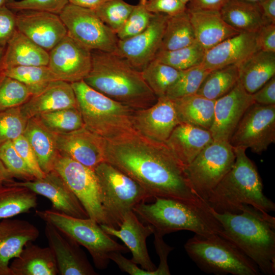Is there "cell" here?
<instances>
[{"label":"cell","instance_id":"f1b7e54d","mask_svg":"<svg viewBox=\"0 0 275 275\" xmlns=\"http://www.w3.org/2000/svg\"><path fill=\"white\" fill-rule=\"evenodd\" d=\"M6 46L1 71L17 66H48V51L36 44L17 30Z\"/></svg>","mask_w":275,"mask_h":275},{"label":"cell","instance_id":"bcb514c9","mask_svg":"<svg viewBox=\"0 0 275 275\" xmlns=\"http://www.w3.org/2000/svg\"><path fill=\"white\" fill-rule=\"evenodd\" d=\"M0 158L13 178L24 181L36 179L15 149L12 141H7L0 145Z\"/></svg>","mask_w":275,"mask_h":275},{"label":"cell","instance_id":"f546056e","mask_svg":"<svg viewBox=\"0 0 275 275\" xmlns=\"http://www.w3.org/2000/svg\"><path fill=\"white\" fill-rule=\"evenodd\" d=\"M237 67L239 81L252 94L275 76V52L258 50Z\"/></svg>","mask_w":275,"mask_h":275},{"label":"cell","instance_id":"6da1fadb","mask_svg":"<svg viewBox=\"0 0 275 275\" xmlns=\"http://www.w3.org/2000/svg\"><path fill=\"white\" fill-rule=\"evenodd\" d=\"M105 141V161L138 182L152 198L206 204L194 193L185 167L165 143L148 139L134 129Z\"/></svg>","mask_w":275,"mask_h":275},{"label":"cell","instance_id":"cb8c5ba5","mask_svg":"<svg viewBox=\"0 0 275 275\" xmlns=\"http://www.w3.org/2000/svg\"><path fill=\"white\" fill-rule=\"evenodd\" d=\"M38 229L20 219L0 220V275H11L10 262L17 257L25 245L39 236Z\"/></svg>","mask_w":275,"mask_h":275},{"label":"cell","instance_id":"83f0119b","mask_svg":"<svg viewBox=\"0 0 275 275\" xmlns=\"http://www.w3.org/2000/svg\"><path fill=\"white\" fill-rule=\"evenodd\" d=\"M11 275H57L58 269L49 247L28 242L9 264Z\"/></svg>","mask_w":275,"mask_h":275},{"label":"cell","instance_id":"7a4b0ae2","mask_svg":"<svg viewBox=\"0 0 275 275\" xmlns=\"http://www.w3.org/2000/svg\"><path fill=\"white\" fill-rule=\"evenodd\" d=\"M211 212L221 225L219 234L253 260L261 273H275V218L248 205L239 213Z\"/></svg>","mask_w":275,"mask_h":275},{"label":"cell","instance_id":"52a82bcc","mask_svg":"<svg viewBox=\"0 0 275 275\" xmlns=\"http://www.w3.org/2000/svg\"><path fill=\"white\" fill-rule=\"evenodd\" d=\"M184 249L203 271L216 275H258L256 264L240 249L219 234H197L187 240Z\"/></svg>","mask_w":275,"mask_h":275},{"label":"cell","instance_id":"4316f807","mask_svg":"<svg viewBox=\"0 0 275 275\" xmlns=\"http://www.w3.org/2000/svg\"><path fill=\"white\" fill-rule=\"evenodd\" d=\"M196 41L206 51L240 32L228 24L219 11L187 9Z\"/></svg>","mask_w":275,"mask_h":275},{"label":"cell","instance_id":"1f68e13d","mask_svg":"<svg viewBox=\"0 0 275 275\" xmlns=\"http://www.w3.org/2000/svg\"><path fill=\"white\" fill-rule=\"evenodd\" d=\"M224 20L239 32L257 33L268 24L258 3L229 0L219 11Z\"/></svg>","mask_w":275,"mask_h":275},{"label":"cell","instance_id":"277c9868","mask_svg":"<svg viewBox=\"0 0 275 275\" xmlns=\"http://www.w3.org/2000/svg\"><path fill=\"white\" fill-rule=\"evenodd\" d=\"M233 166L211 192L205 202L218 213H239L243 205L264 213L275 210V204L263 194L261 178L243 148H234Z\"/></svg>","mask_w":275,"mask_h":275},{"label":"cell","instance_id":"6f0895ef","mask_svg":"<svg viewBox=\"0 0 275 275\" xmlns=\"http://www.w3.org/2000/svg\"><path fill=\"white\" fill-rule=\"evenodd\" d=\"M258 4L266 21L275 24V0H262Z\"/></svg>","mask_w":275,"mask_h":275},{"label":"cell","instance_id":"5b68a950","mask_svg":"<svg viewBox=\"0 0 275 275\" xmlns=\"http://www.w3.org/2000/svg\"><path fill=\"white\" fill-rule=\"evenodd\" d=\"M154 198L153 203L142 202L132 209L140 218L154 228V232L162 236L181 230L205 236L220 234L221 225L207 204L197 205L173 199Z\"/></svg>","mask_w":275,"mask_h":275},{"label":"cell","instance_id":"ac0fdd59","mask_svg":"<svg viewBox=\"0 0 275 275\" xmlns=\"http://www.w3.org/2000/svg\"><path fill=\"white\" fill-rule=\"evenodd\" d=\"M16 28L36 44L49 51L67 35L59 15L37 10H22L16 14Z\"/></svg>","mask_w":275,"mask_h":275},{"label":"cell","instance_id":"9c48e42d","mask_svg":"<svg viewBox=\"0 0 275 275\" xmlns=\"http://www.w3.org/2000/svg\"><path fill=\"white\" fill-rule=\"evenodd\" d=\"M36 214L45 223L52 224L85 247L89 252L95 267L100 270L107 268L109 255L114 252L127 253L125 245L115 241L93 219L71 216L54 209L36 211Z\"/></svg>","mask_w":275,"mask_h":275},{"label":"cell","instance_id":"d590c367","mask_svg":"<svg viewBox=\"0 0 275 275\" xmlns=\"http://www.w3.org/2000/svg\"><path fill=\"white\" fill-rule=\"evenodd\" d=\"M239 81L238 67L231 65L211 71L203 80L197 94L216 100L228 93Z\"/></svg>","mask_w":275,"mask_h":275},{"label":"cell","instance_id":"be15d7a7","mask_svg":"<svg viewBox=\"0 0 275 275\" xmlns=\"http://www.w3.org/2000/svg\"><path fill=\"white\" fill-rule=\"evenodd\" d=\"M242 1L251 2V3H258L262 0H242Z\"/></svg>","mask_w":275,"mask_h":275},{"label":"cell","instance_id":"8992f818","mask_svg":"<svg viewBox=\"0 0 275 275\" xmlns=\"http://www.w3.org/2000/svg\"><path fill=\"white\" fill-rule=\"evenodd\" d=\"M71 84L86 128L106 140L133 129L134 109L97 91L84 80Z\"/></svg>","mask_w":275,"mask_h":275},{"label":"cell","instance_id":"44dd1931","mask_svg":"<svg viewBox=\"0 0 275 275\" xmlns=\"http://www.w3.org/2000/svg\"><path fill=\"white\" fill-rule=\"evenodd\" d=\"M13 182L47 198L52 204V209L73 217H89L76 196L54 170L45 174L41 178Z\"/></svg>","mask_w":275,"mask_h":275},{"label":"cell","instance_id":"603a6c76","mask_svg":"<svg viewBox=\"0 0 275 275\" xmlns=\"http://www.w3.org/2000/svg\"><path fill=\"white\" fill-rule=\"evenodd\" d=\"M258 50L256 33L240 32L206 51L201 65L209 71L229 65L237 66Z\"/></svg>","mask_w":275,"mask_h":275},{"label":"cell","instance_id":"91938a15","mask_svg":"<svg viewBox=\"0 0 275 275\" xmlns=\"http://www.w3.org/2000/svg\"><path fill=\"white\" fill-rule=\"evenodd\" d=\"M13 180V178L0 158V184L9 182Z\"/></svg>","mask_w":275,"mask_h":275},{"label":"cell","instance_id":"8fae6325","mask_svg":"<svg viewBox=\"0 0 275 275\" xmlns=\"http://www.w3.org/2000/svg\"><path fill=\"white\" fill-rule=\"evenodd\" d=\"M67 34L90 50L114 52L119 39L93 10L68 4L59 14Z\"/></svg>","mask_w":275,"mask_h":275},{"label":"cell","instance_id":"8d00e7d4","mask_svg":"<svg viewBox=\"0 0 275 275\" xmlns=\"http://www.w3.org/2000/svg\"><path fill=\"white\" fill-rule=\"evenodd\" d=\"M24 84L32 96L42 91L51 81L59 80L48 66H17L0 72Z\"/></svg>","mask_w":275,"mask_h":275},{"label":"cell","instance_id":"2e32d148","mask_svg":"<svg viewBox=\"0 0 275 275\" xmlns=\"http://www.w3.org/2000/svg\"><path fill=\"white\" fill-rule=\"evenodd\" d=\"M255 103L239 80L228 93L215 101L214 119L209 130L213 141L229 142L248 108Z\"/></svg>","mask_w":275,"mask_h":275},{"label":"cell","instance_id":"60d3db41","mask_svg":"<svg viewBox=\"0 0 275 275\" xmlns=\"http://www.w3.org/2000/svg\"><path fill=\"white\" fill-rule=\"evenodd\" d=\"M210 72L201 65L182 70L180 76L169 88L165 96L174 100L197 93Z\"/></svg>","mask_w":275,"mask_h":275},{"label":"cell","instance_id":"7402d4cb","mask_svg":"<svg viewBox=\"0 0 275 275\" xmlns=\"http://www.w3.org/2000/svg\"><path fill=\"white\" fill-rule=\"evenodd\" d=\"M102 229L111 236L121 239L132 254L131 260L142 268L153 271L156 269L148 254L146 240L154 232L150 225H144L132 211L127 213L117 229L106 225H100Z\"/></svg>","mask_w":275,"mask_h":275},{"label":"cell","instance_id":"11a10c76","mask_svg":"<svg viewBox=\"0 0 275 275\" xmlns=\"http://www.w3.org/2000/svg\"><path fill=\"white\" fill-rule=\"evenodd\" d=\"M252 96L255 103L266 105H275V76L252 94Z\"/></svg>","mask_w":275,"mask_h":275},{"label":"cell","instance_id":"816d5d0a","mask_svg":"<svg viewBox=\"0 0 275 275\" xmlns=\"http://www.w3.org/2000/svg\"><path fill=\"white\" fill-rule=\"evenodd\" d=\"M153 234L154 246L160 260L158 268L155 270V275H170L171 273L168 265V256L174 248L164 241L163 236L156 232H154Z\"/></svg>","mask_w":275,"mask_h":275},{"label":"cell","instance_id":"d4e9b609","mask_svg":"<svg viewBox=\"0 0 275 275\" xmlns=\"http://www.w3.org/2000/svg\"><path fill=\"white\" fill-rule=\"evenodd\" d=\"M20 107L23 116L29 119L45 113L77 107V104L71 84L56 80L39 93L32 96Z\"/></svg>","mask_w":275,"mask_h":275},{"label":"cell","instance_id":"f35d334b","mask_svg":"<svg viewBox=\"0 0 275 275\" xmlns=\"http://www.w3.org/2000/svg\"><path fill=\"white\" fill-rule=\"evenodd\" d=\"M206 50L197 42L171 51H159L155 59L178 70H184L201 64Z\"/></svg>","mask_w":275,"mask_h":275},{"label":"cell","instance_id":"d6986e66","mask_svg":"<svg viewBox=\"0 0 275 275\" xmlns=\"http://www.w3.org/2000/svg\"><path fill=\"white\" fill-rule=\"evenodd\" d=\"M45 234L56 259L58 274H97L80 245L68 235L48 223H46Z\"/></svg>","mask_w":275,"mask_h":275},{"label":"cell","instance_id":"db71d44e","mask_svg":"<svg viewBox=\"0 0 275 275\" xmlns=\"http://www.w3.org/2000/svg\"><path fill=\"white\" fill-rule=\"evenodd\" d=\"M256 34L259 49L275 52V24L263 25Z\"/></svg>","mask_w":275,"mask_h":275},{"label":"cell","instance_id":"e0dca14e","mask_svg":"<svg viewBox=\"0 0 275 275\" xmlns=\"http://www.w3.org/2000/svg\"><path fill=\"white\" fill-rule=\"evenodd\" d=\"M179 123L173 101L166 96L158 97L156 102L147 108L134 110L132 117L135 131L163 143Z\"/></svg>","mask_w":275,"mask_h":275},{"label":"cell","instance_id":"30bf717a","mask_svg":"<svg viewBox=\"0 0 275 275\" xmlns=\"http://www.w3.org/2000/svg\"><path fill=\"white\" fill-rule=\"evenodd\" d=\"M235 160L234 148L230 143L213 141L185 168L194 193L205 201L232 168Z\"/></svg>","mask_w":275,"mask_h":275},{"label":"cell","instance_id":"4dcf8cb0","mask_svg":"<svg viewBox=\"0 0 275 275\" xmlns=\"http://www.w3.org/2000/svg\"><path fill=\"white\" fill-rule=\"evenodd\" d=\"M23 135L33 148L42 171L45 174L53 171L59 154L54 133L34 117L28 119Z\"/></svg>","mask_w":275,"mask_h":275},{"label":"cell","instance_id":"74e56055","mask_svg":"<svg viewBox=\"0 0 275 275\" xmlns=\"http://www.w3.org/2000/svg\"><path fill=\"white\" fill-rule=\"evenodd\" d=\"M181 71L154 59L141 72L143 79L158 98L166 95Z\"/></svg>","mask_w":275,"mask_h":275},{"label":"cell","instance_id":"680465c9","mask_svg":"<svg viewBox=\"0 0 275 275\" xmlns=\"http://www.w3.org/2000/svg\"><path fill=\"white\" fill-rule=\"evenodd\" d=\"M108 0H69V3L81 8L94 10Z\"/></svg>","mask_w":275,"mask_h":275},{"label":"cell","instance_id":"7c38bea8","mask_svg":"<svg viewBox=\"0 0 275 275\" xmlns=\"http://www.w3.org/2000/svg\"><path fill=\"white\" fill-rule=\"evenodd\" d=\"M53 170L61 176L76 196L89 217L100 225H106L100 201L99 185L94 170L59 152Z\"/></svg>","mask_w":275,"mask_h":275},{"label":"cell","instance_id":"3957f363","mask_svg":"<svg viewBox=\"0 0 275 275\" xmlns=\"http://www.w3.org/2000/svg\"><path fill=\"white\" fill-rule=\"evenodd\" d=\"M92 66L83 80L112 99L136 110L154 104L157 97L141 72L114 52L91 51Z\"/></svg>","mask_w":275,"mask_h":275},{"label":"cell","instance_id":"f6af8a7d","mask_svg":"<svg viewBox=\"0 0 275 275\" xmlns=\"http://www.w3.org/2000/svg\"><path fill=\"white\" fill-rule=\"evenodd\" d=\"M146 2V0H140L134 5L125 22L116 34L119 40L133 37L148 26L154 14L148 11Z\"/></svg>","mask_w":275,"mask_h":275},{"label":"cell","instance_id":"484cf974","mask_svg":"<svg viewBox=\"0 0 275 275\" xmlns=\"http://www.w3.org/2000/svg\"><path fill=\"white\" fill-rule=\"evenodd\" d=\"M213 141L209 130L180 123L165 143L185 168Z\"/></svg>","mask_w":275,"mask_h":275},{"label":"cell","instance_id":"836d02e7","mask_svg":"<svg viewBox=\"0 0 275 275\" xmlns=\"http://www.w3.org/2000/svg\"><path fill=\"white\" fill-rule=\"evenodd\" d=\"M13 181L0 184V220L28 212L37 205V194Z\"/></svg>","mask_w":275,"mask_h":275},{"label":"cell","instance_id":"f907efd6","mask_svg":"<svg viewBox=\"0 0 275 275\" xmlns=\"http://www.w3.org/2000/svg\"><path fill=\"white\" fill-rule=\"evenodd\" d=\"M146 7L153 14L174 15L185 11L186 5L180 0H146Z\"/></svg>","mask_w":275,"mask_h":275},{"label":"cell","instance_id":"ba28073f","mask_svg":"<svg viewBox=\"0 0 275 275\" xmlns=\"http://www.w3.org/2000/svg\"><path fill=\"white\" fill-rule=\"evenodd\" d=\"M94 172L106 225L109 227L118 228L127 213L139 203L152 198L138 182L105 161Z\"/></svg>","mask_w":275,"mask_h":275},{"label":"cell","instance_id":"d6a6232c","mask_svg":"<svg viewBox=\"0 0 275 275\" xmlns=\"http://www.w3.org/2000/svg\"><path fill=\"white\" fill-rule=\"evenodd\" d=\"M173 101L180 123L210 129L214 119L215 100L196 93Z\"/></svg>","mask_w":275,"mask_h":275},{"label":"cell","instance_id":"ffe728a7","mask_svg":"<svg viewBox=\"0 0 275 275\" xmlns=\"http://www.w3.org/2000/svg\"><path fill=\"white\" fill-rule=\"evenodd\" d=\"M58 152L94 170L105 161V139L85 127L65 133H54Z\"/></svg>","mask_w":275,"mask_h":275},{"label":"cell","instance_id":"e7e4bbea","mask_svg":"<svg viewBox=\"0 0 275 275\" xmlns=\"http://www.w3.org/2000/svg\"><path fill=\"white\" fill-rule=\"evenodd\" d=\"M182 3L186 5L191 0H180Z\"/></svg>","mask_w":275,"mask_h":275},{"label":"cell","instance_id":"ab89813d","mask_svg":"<svg viewBox=\"0 0 275 275\" xmlns=\"http://www.w3.org/2000/svg\"><path fill=\"white\" fill-rule=\"evenodd\" d=\"M36 117L54 133H68L84 127L81 115L77 107L63 108Z\"/></svg>","mask_w":275,"mask_h":275},{"label":"cell","instance_id":"f5cc1de1","mask_svg":"<svg viewBox=\"0 0 275 275\" xmlns=\"http://www.w3.org/2000/svg\"><path fill=\"white\" fill-rule=\"evenodd\" d=\"M110 260H112L118 266L122 271L130 275H155L153 271H147L138 267L137 264L124 257L121 252H114L109 255Z\"/></svg>","mask_w":275,"mask_h":275},{"label":"cell","instance_id":"7bdbcfd3","mask_svg":"<svg viewBox=\"0 0 275 275\" xmlns=\"http://www.w3.org/2000/svg\"><path fill=\"white\" fill-rule=\"evenodd\" d=\"M31 96L24 84L0 73V111L21 106Z\"/></svg>","mask_w":275,"mask_h":275},{"label":"cell","instance_id":"9a60e30c","mask_svg":"<svg viewBox=\"0 0 275 275\" xmlns=\"http://www.w3.org/2000/svg\"><path fill=\"white\" fill-rule=\"evenodd\" d=\"M48 52V67L59 80H83L91 70V51L68 34Z\"/></svg>","mask_w":275,"mask_h":275},{"label":"cell","instance_id":"6125c7cd","mask_svg":"<svg viewBox=\"0 0 275 275\" xmlns=\"http://www.w3.org/2000/svg\"><path fill=\"white\" fill-rule=\"evenodd\" d=\"M8 0H0V7L6 5Z\"/></svg>","mask_w":275,"mask_h":275},{"label":"cell","instance_id":"5bb4252c","mask_svg":"<svg viewBox=\"0 0 275 275\" xmlns=\"http://www.w3.org/2000/svg\"><path fill=\"white\" fill-rule=\"evenodd\" d=\"M168 15L154 14L148 26L140 34L118 40L114 52L141 71L155 59L163 37Z\"/></svg>","mask_w":275,"mask_h":275},{"label":"cell","instance_id":"b9f144b4","mask_svg":"<svg viewBox=\"0 0 275 275\" xmlns=\"http://www.w3.org/2000/svg\"><path fill=\"white\" fill-rule=\"evenodd\" d=\"M133 6L124 0H108L93 10L117 34L128 18Z\"/></svg>","mask_w":275,"mask_h":275},{"label":"cell","instance_id":"c3c4849f","mask_svg":"<svg viewBox=\"0 0 275 275\" xmlns=\"http://www.w3.org/2000/svg\"><path fill=\"white\" fill-rule=\"evenodd\" d=\"M12 142L15 149L31 170L36 178L44 177L45 174L42 171L36 155L25 136L22 134Z\"/></svg>","mask_w":275,"mask_h":275},{"label":"cell","instance_id":"e575fe53","mask_svg":"<svg viewBox=\"0 0 275 275\" xmlns=\"http://www.w3.org/2000/svg\"><path fill=\"white\" fill-rule=\"evenodd\" d=\"M196 41L194 29L186 10L174 15H168L159 51L176 50L187 46Z\"/></svg>","mask_w":275,"mask_h":275},{"label":"cell","instance_id":"ee69618b","mask_svg":"<svg viewBox=\"0 0 275 275\" xmlns=\"http://www.w3.org/2000/svg\"><path fill=\"white\" fill-rule=\"evenodd\" d=\"M28 120L20 106L0 111V145L23 134Z\"/></svg>","mask_w":275,"mask_h":275},{"label":"cell","instance_id":"4fadbf2b","mask_svg":"<svg viewBox=\"0 0 275 275\" xmlns=\"http://www.w3.org/2000/svg\"><path fill=\"white\" fill-rule=\"evenodd\" d=\"M275 142V105L254 103L244 114L230 140L233 148L261 154Z\"/></svg>","mask_w":275,"mask_h":275},{"label":"cell","instance_id":"94428289","mask_svg":"<svg viewBox=\"0 0 275 275\" xmlns=\"http://www.w3.org/2000/svg\"><path fill=\"white\" fill-rule=\"evenodd\" d=\"M4 51H5V48L0 47V71H1L2 61L3 55L4 53Z\"/></svg>","mask_w":275,"mask_h":275},{"label":"cell","instance_id":"681fc988","mask_svg":"<svg viewBox=\"0 0 275 275\" xmlns=\"http://www.w3.org/2000/svg\"><path fill=\"white\" fill-rule=\"evenodd\" d=\"M16 30V14L6 5L0 7V47L5 48Z\"/></svg>","mask_w":275,"mask_h":275},{"label":"cell","instance_id":"7dc6e473","mask_svg":"<svg viewBox=\"0 0 275 275\" xmlns=\"http://www.w3.org/2000/svg\"><path fill=\"white\" fill-rule=\"evenodd\" d=\"M69 0H8L6 6L13 11L37 10L59 14Z\"/></svg>","mask_w":275,"mask_h":275},{"label":"cell","instance_id":"9f6ffc18","mask_svg":"<svg viewBox=\"0 0 275 275\" xmlns=\"http://www.w3.org/2000/svg\"><path fill=\"white\" fill-rule=\"evenodd\" d=\"M229 0H191L186 4V9L220 11Z\"/></svg>","mask_w":275,"mask_h":275}]
</instances>
